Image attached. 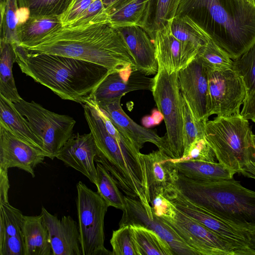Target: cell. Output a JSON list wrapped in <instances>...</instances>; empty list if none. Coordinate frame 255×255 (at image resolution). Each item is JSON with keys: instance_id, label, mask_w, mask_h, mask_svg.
I'll list each match as a JSON object with an SVG mask.
<instances>
[{"instance_id": "f35d334b", "label": "cell", "mask_w": 255, "mask_h": 255, "mask_svg": "<svg viewBox=\"0 0 255 255\" xmlns=\"http://www.w3.org/2000/svg\"><path fill=\"white\" fill-rule=\"evenodd\" d=\"M23 216L19 210L9 203H0V224L3 225L5 231L3 239L6 237L22 234Z\"/></svg>"}, {"instance_id": "7bdbcfd3", "label": "cell", "mask_w": 255, "mask_h": 255, "mask_svg": "<svg viewBox=\"0 0 255 255\" xmlns=\"http://www.w3.org/2000/svg\"><path fill=\"white\" fill-rule=\"evenodd\" d=\"M0 255H25L22 234L4 238L0 244Z\"/></svg>"}, {"instance_id": "7402d4cb", "label": "cell", "mask_w": 255, "mask_h": 255, "mask_svg": "<svg viewBox=\"0 0 255 255\" xmlns=\"http://www.w3.org/2000/svg\"><path fill=\"white\" fill-rule=\"evenodd\" d=\"M150 200L175 183L178 172L175 163L163 151L158 150L143 154Z\"/></svg>"}, {"instance_id": "b9f144b4", "label": "cell", "mask_w": 255, "mask_h": 255, "mask_svg": "<svg viewBox=\"0 0 255 255\" xmlns=\"http://www.w3.org/2000/svg\"><path fill=\"white\" fill-rule=\"evenodd\" d=\"M94 0H73L67 10L58 16L62 26L70 25L77 20Z\"/></svg>"}, {"instance_id": "d6a6232c", "label": "cell", "mask_w": 255, "mask_h": 255, "mask_svg": "<svg viewBox=\"0 0 255 255\" xmlns=\"http://www.w3.org/2000/svg\"><path fill=\"white\" fill-rule=\"evenodd\" d=\"M18 9L16 0H0V40L18 44L16 33Z\"/></svg>"}, {"instance_id": "52a82bcc", "label": "cell", "mask_w": 255, "mask_h": 255, "mask_svg": "<svg viewBox=\"0 0 255 255\" xmlns=\"http://www.w3.org/2000/svg\"><path fill=\"white\" fill-rule=\"evenodd\" d=\"M178 72L170 74L164 68L158 67L151 91L166 129L163 152L172 159L181 158L184 152L182 111Z\"/></svg>"}, {"instance_id": "ac0fdd59", "label": "cell", "mask_w": 255, "mask_h": 255, "mask_svg": "<svg viewBox=\"0 0 255 255\" xmlns=\"http://www.w3.org/2000/svg\"><path fill=\"white\" fill-rule=\"evenodd\" d=\"M122 96H120L96 105L110 119L116 128L128 138L138 150L142 148L144 143L150 142L156 145L158 150L163 151L164 148V136L161 137L154 130L140 126L128 117L122 108Z\"/></svg>"}, {"instance_id": "3957f363", "label": "cell", "mask_w": 255, "mask_h": 255, "mask_svg": "<svg viewBox=\"0 0 255 255\" xmlns=\"http://www.w3.org/2000/svg\"><path fill=\"white\" fill-rule=\"evenodd\" d=\"M21 71L63 100L84 105L109 72L104 67L74 58L30 52L13 44Z\"/></svg>"}, {"instance_id": "c3c4849f", "label": "cell", "mask_w": 255, "mask_h": 255, "mask_svg": "<svg viewBox=\"0 0 255 255\" xmlns=\"http://www.w3.org/2000/svg\"><path fill=\"white\" fill-rule=\"evenodd\" d=\"M117 0H102L106 9H107L114 3Z\"/></svg>"}, {"instance_id": "9c48e42d", "label": "cell", "mask_w": 255, "mask_h": 255, "mask_svg": "<svg viewBox=\"0 0 255 255\" xmlns=\"http://www.w3.org/2000/svg\"><path fill=\"white\" fill-rule=\"evenodd\" d=\"M13 104L42 140L50 159H53L73 135L75 120L69 116L49 111L33 101L29 102L20 98Z\"/></svg>"}, {"instance_id": "8fae6325", "label": "cell", "mask_w": 255, "mask_h": 255, "mask_svg": "<svg viewBox=\"0 0 255 255\" xmlns=\"http://www.w3.org/2000/svg\"><path fill=\"white\" fill-rule=\"evenodd\" d=\"M208 115L230 117L241 114L247 91L244 81L233 68L208 69Z\"/></svg>"}, {"instance_id": "6da1fadb", "label": "cell", "mask_w": 255, "mask_h": 255, "mask_svg": "<svg viewBox=\"0 0 255 255\" xmlns=\"http://www.w3.org/2000/svg\"><path fill=\"white\" fill-rule=\"evenodd\" d=\"M23 48L32 52L88 61L104 67L110 72L136 67L124 37L110 22L62 26L32 45Z\"/></svg>"}, {"instance_id": "9a60e30c", "label": "cell", "mask_w": 255, "mask_h": 255, "mask_svg": "<svg viewBox=\"0 0 255 255\" xmlns=\"http://www.w3.org/2000/svg\"><path fill=\"white\" fill-rule=\"evenodd\" d=\"M125 205L119 227L125 225H140L157 233L170 246L175 255H198V253L185 243L166 223L153 215L147 214L142 203L137 199L124 196Z\"/></svg>"}, {"instance_id": "603a6c76", "label": "cell", "mask_w": 255, "mask_h": 255, "mask_svg": "<svg viewBox=\"0 0 255 255\" xmlns=\"http://www.w3.org/2000/svg\"><path fill=\"white\" fill-rule=\"evenodd\" d=\"M21 232L25 255H52L49 234L43 215H24Z\"/></svg>"}, {"instance_id": "836d02e7", "label": "cell", "mask_w": 255, "mask_h": 255, "mask_svg": "<svg viewBox=\"0 0 255 255\" xmlns=\"http://www.w3.org/2000/svg\"><path fill=\"white\" fill-rule=\"evenodd\" d=\"M196 57L208 69L216 70L233 68V60L211 39L205 45L199 48Z\"/></svg>"}, {"instance_id": "ffe728a7", "label": "cell", "mask_w": 255, "mask_h": 255, "mask_svg": "<svg viewBox=\"0 0 255 255\" xmlns=\"http://www.w3.org/2000/svg\"><path fill=\"white\" fill-rule=\"evenodd\" d=\"M41 214L49 232L52 255H82L78 223L70 215L59 219L43 207Z\"/></svg>"}, {"instance_id": "e575fe53", "label": "cell", "mask_w": 255, "mask_h": 255, "mask_svg": "<svg viewBox=\"0 0 255 255\" xmlns=\"http://www.w3.org/2000/svg\"><path fill=\"white\" fill-rule=\"evenodd\" d=\"M18 7L28 9L30 16H59L73 0H16Z\"/></svg>"}, {"instance_id": "484cf974", "label": "cell", "mask_w": 255, "mask_h": 255, "mask_svg": "<svg viewBox=\"0 0 255 255\" xmlns=\"http://www.w3.org/2000/svg\"><path fill=\"white\" fill-rule=\"evenodd\" d=\"M61 27L58 16H30L24 22L17 25L18 45L22 47L32 45Z\"/></svg>"}, {"instance_id": "7dc6e473", "label": "cell", "mask_w": 255, "mask_h": 255, "mask_svg": "<svg viewBox=\"0 0 255 255\" xmlns=\"http://www.w3.org/2000/svg\"><path fill=\"white\" fill-rule=\"evenodd\" d=\"M132 0H117L111 6L106 9L108 12L117 9Z\"/></svg>"}, {"instance_id": "8d00e7d4", "label": "cell", "mask_w": 255, "mask_h": 255, "mask_svg": "<svg viewBox=\"0 0 255 255\" xmlns=\"http://www.w3.org/2000/svg\"><path fill=\"white\" fill-rule=\"evenodd\" d=\"M233 68L242 78L247 98L255 93V43L240 57L233 60Z\"/></svg>"}, {"instance_id": "ba28073f", "label": "cell", "mask_w": 255, "mask_h": 255, "mask_svg": "<svg viewBox=\"0 0 255 255\" xmlns=\"http://www.w3.org/2000/svg\"><path fill=\"white\" fill-rule=\"evenodd\" d=\"M78 224L82 255H113L104 246V219L108 205L98 193L79 181L76 185Z\"/></svg>"}, {"instance_id": "d590c367", "label": "cell", "mask_w": 255, "mask_h": 255, "mask_svg": "<svg viewBox=\"0 0 255 255\" xmlns=\"http://www.w3.org/2000/svg\"><path fill=\"white\" fill-rule=\"evenodd\" d=\"M181 103L183 119V155L196 139L204 136L206 123L198 122L195 119L188 104L181 93Z\"/></svg>"}, {"instance_id": "30bf717a", "label": "cell", "mask_w": 255, "mask_h": 255, "mask_svg": "<svg viewBox=\"0 0 255 255\" xmlns=\"http://www.w3.org/2000/svg\"><path fill=\"white\" fill-rule=\"evenodd\" d=\"M180 211L204 226L229 244L236 255H255L244 230L235 227L190 201L174 184L163 192Z\"/></svg>"}, {"instance_id": "7a4b0ae2", "label": "cell", "mask_w": 255, "mask_h": 255, "mask_svg": "<svg viewBox=\"0 0 255 255\" xmlns=\"http://www.w3.org/2000/svg\"><path fill=\"white\" fill-rule=\"evenodd\" d=\"M187 16L236 60L255 43V4L248 0H181L175 16Z\"/></svg>"}, {"instance_id": "d6986e66", "label": "cell", "mask_w": 255, "mask_h": 255, "mask_svg": "<svg viewBox=\"0 0 255 255\" xmlns=\"http://www.w3.org/2000/svg\"><path fill=\"white\" fill-rule=\"evenodd\" d=\"M98 151L93 135L73 134L56 155L68 167L79 171L92 183L97 176L95 159Z\"/></svg>"}, {"instance_id": "f546056e", "label": "cell", "mask_w": 255, "mask_h": 255, "mask_svg": "<svg viewBox=\"0 0 255 255\" xmlns=\"http://www.w3.org/2000/svg\"><path fill=\"white\" fill-rule=\"evenodd\" d=\"M149 0H132L108 12L110 23L115 28L129 26L142 27Z\"/></svg>"}, {"instance_id": "2e32d148", "label": "cell", "mask_w": 255, "mask_h": 255, "mask_svg": "<svg viewBox=\"0 0 255 255\" xmlns=\"http://www.w3.org/2000/svg\"><path fill=\"white\" fill-rule=\"evenodd\" d=\"M135 67L109 72L93 93L91 100L96 104L123 96L138 90L152 91L154 77H147Z\"/></svg>"}, {"instance_id": "ab89813d", "label": "cell", "mask_w": 255, "mask_h": 255, "mask_svg": "<svg viewBox=\"0 0 255 255\" xmlns=\"http://www.w3.org/2000/svg\"><path fill=\"white\" fill-rule=\"evenodd\" d=\"M170 160L173 162L187 161L217 162L215 154L205 136L196 139L181 158H171Z\"/></svg>"}, {"instance_id": "4dcf8cb0", "label": "cell", "mask_w": 255, "mask_h": 255, "mask_svg": "<svg viewBox=\"0 0 255 255\" xmlns=\"http://www.w3.org/2000/svg\"><path fill=\"white\" fill-rule=\"evenodd\" d=\"M97 176L95 185L97 192L109 207L123 210L125 205L124 196L111 173L100 163L96 164Z\"/></svg>"}, {"instance_id": "4fadbf2b", "label": "cell", "mask_w": 255, "mask_h": 255, "mask_svg": "<svg viewBox=\"0 0 255 255\" xmlns=\"http://www.w3.org/2000/svg\"><path fill=\"white\" fill-rule=\"evenodd\" d=\"M45 157L50 154L20 138L0 119V168L16 167L34 177L35 168Z\"/></svg>"}, {"instance_id": "f907efd6", "label": "cell", "mask_w": 255, "mask_h": 255, "mask_svg": "<svg viewBox=\"0 0 255 255\" xmlns=\"http://www.w3.org/2000/svg\"><path fill=\"white\" fill-rule=\"evenodd\" d=\"M252 121L255 124V120H252Z\"/></svg>"}, {"instance_id": "5b68a950", "label": "cell", "mask_w": 255, "mask_h": 255, "mask_svg": "<svg viewBox=\"0 0 255 255\" xmlns=\"http://www.w3.org/2000/svg\"><path fill=\"white\" fill-rule=\"evenodd\" d=\"M83 106L97 148L95 162L105 167L125 194L141 189L147 183L142 153L128 138L117 140L109 134L91 100Z\"/></svg>"}, {"instance_id": "277c9868", "label": "cell", "mask_w": 255, "mask_h": 255, "mask_svg": "<svg viewBox=\"0 0 255 255\" xmlns=\"http://www.w3.org/2000/svg\"><path fill=\"white\" fill-rule=\"evenodd\" d=\"M174 185L186 198L243 230L255 229V191L235 180L199 181L178 174Z\"/></svg>"}, {"instance_id": "8992f818", "label": "cell", "mask_w": 255, "mask_h": 255, "mask_svg": "<svg viewBox=\"0 0 255 255\" xmlns=\"http://www.w3.org/2000/svg\"><path fill=\"white\" fill-rule=\"evenodd\" d=\"M254 135L249 120L241 114L217 116L205 124V138L218 162L235 173L255 179Z\"/></svg>"}, {"instance_id": "83f0119b", "label": "cell", "mask_w": 255, "mask_h": 255, "mask_svg": "<svg viewBox=\"0 0 255 255\" xmlns=\"http://www.w3.org/2000/svg\"><path fill=\"white\" fill-rule=\"evenodd\" d=\"M0 95L14 103L21 98L17 92L12 70L16 60L14 45L0 40Z\"/></svg>"}, {"instance_id": "60d3db41", "label": "cell", "mask_w": 255, "mask_h": 255, "mask_svg": "<svg viewBox=\"0 0 255 255\" xmlns=\"http://www.w3.org/2000/svg\"><path fill=\"white\" fill-rule=\"evenodd\" d=\"M153 215L159 218H173L177 208L165 196L163 192L156 194L150 200Z\"/></svg>"}, {"instance_id": "e0dca14e", "label": "cell", "mask_w": 255, "mask_h": 255, "mask_svg": "<svg viewBox=\"0 0 255 255\" xmlns=\"http://www.w3.org/2000/svg\"><path fill=\"white\" fill-rule=\"evenodd\" d=\"M171 24L158 30L153 39L158 67L164 68L170 74L186 66L198 50L192 44L177 39L171 32Z\"/></svg>"}, {"instance_id": "bcb514c9", "label": "cell", "mask_w": 255, "mask_h": 255, "mask_svg": "<svg viewBox=\"0 0 255 255\" xmlns=\"http://www.w3.org/2000/svg\"><path fill=\"white\" fill-rule=\"evenodd\" d=\"M250 243V247L255 254V229L244 230Z\"/></svg>"}, {"instance_id": "5bb4252c", "label": "cell", "mask_w": 255, "mask_h": 255, "mask_svg": "<svg viewBox=\"0 0 255 255\" xmlns=\"http://www.w3.org/2000/svg\"><path fill=\"white\" fill-rule=\"evenodd\" d=\"M179 87L198 122L206 123L208 113V69L196 57L178 72Z\"/></svg>"}, {"instance_id": "681fc988", "label": "cell", "mask_w": 255, "mask_h": 255, "mask_svg": "<svg viewBox=\"0 0 255 255\" xmlns=\"http://www.w3.org/2000/svg\"><path fill=\"white\" fill-rule=\"evenodd\" d=\"M248 0L250 1V2H251L252 3L255 4V0Z\"/></svg>"}, {"instance_id": "cb8c5ba5", "label": "cell", "mask_w": 255, "mask_h": 255, "mask_svg": "<svg viewBox=\"0 0 255 255\" xmlns=\"http://www.w3.org/2000/svg\"><path fill=\"white\" fill-rule=\"evenodd\" d=\"M178 174L199 181H216L234 178L236 174L219 162L187 161L174 162Z\"/></svg>"}, {"instance_id": "4316f807", "label": "cell", "mask_w": 255, "mask_h": 255, "mask_svg": "<svg viewBox=\"0 0 255 255\" xmlns=\"http://www.w3.org/2000/svg\"><path fill=\"white\" fill-rule=\"evenodd\" d=\"M181 0H149L142 28L153 41L156 32L171 23Z\"/></svg>"}, {"instance_id": "44dd1931", "label": "cell", "mask_w": 255, "mask_h": 255, "mask_svg": "<svg viewBox=\"0 0 255 255\" xmlns=\"http://www.w3.org/2000/svg\"><path fill=\"white\" fill-rule=\"evenodd\" d=\"M132 54L137 70L146 76L158 71L153 41L141 26H129L117 28Z\"/></svg>"}, {"instance_id": "74e56055", "label": "cell", "mask_w": 255, "mask_h": 255, "mask_svg": "<svg viewBox=\"0 0 255 255\" xmlns=\"http://www.w3.org/2000/svg\"><path fill=\"white\" fill-rule=\"evenodd\" d=\"M110 243L113 255H139L130 225L123 226L113 231Z\"/></svg>"}, {"instance_id": "ee69618b", "label": "cell", "mask_w": 255, "mask_h": 255, "mask_svg": "<svg viewBox=\"0 0 255 255\" xmlns=\"http://www.w3.org/2000/svg\"><path fill=\"white\" fill-rule=\"evenodd\" d=\"M9 188L8 169L0 168V203H9L8 196Z\"/></svg>"}, {"instance_id": "f1b7e54d", "label": "cell", "mask_w": 255, "mask_h": 255, "mask_svg": "<svg viewBox=\"0 0 255 255\" xmlns=\"http://www.w3.org/2000/svg\"><path fill=\"white\" fill-rule=\"evenodd\" d=\"M139 255H175L169 244L152 230L140 225H130Z\"/></svg>"}, {"instance_id": "7c38bea8", "label": "cell", "mask_w": 255, "mask_h": 255, "mask_svg": "<svg viewBox=\"0 0 255 255\" xmlns=\"http://www.w3.org/2000/svg\"><path fill=\"white\" fill-rule=\"evenodd\" d=\"M159 219L195 250L198 255H236L226 242L177 209L173 218Z\"/></svg>"}, {"instance_id": "1f68e13d", "label": "cell", "mask_w": 255, "mask_h": 255, "mask_svg": "<svg viewBox=\"0 0 255 255\" xmlns=\"http://www.w3.org/2000/svg\"><path fill=\"white\" fill-rule=\"evenodd\" d=\"M171 30L177 39L189 42L198 49L210 39L201 27L187 16H175L171 22Z\"/></svg>"}, {"instance_id": "d4e9b609", "label": "cell", "mask_w": 255, "mask_h": 255, "mask_svg": "<svg viewBox=\"0 0 255 255\" xmlns=\"http://www.w3.org/2000/svg\"><path fill=\"white\" fill-rule=\"evenodd\" d=\"M0 119L20 138L46 152L42 140L31 128L26 119L17 111L13 102L1 95Z\"/></svg>"}, {"instance_id": "f6af8a7d", "label": "cell", "mask_w": 255, "mask_h": 255, "mask_svg": "<svg viewBox=\"0 0 255 255\" xmlns=\"http://www.w3.org/2000/svg\"><path fill=\"white\" fill-rule=\"evenodd\" d=\"M241 115L248 120L255 119V93L246 99Z\"/></svg>"}]
</instances>
